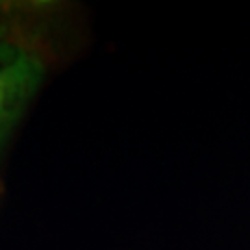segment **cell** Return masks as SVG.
Instances as JSON below:
<instances>
[{
  "mask_svg": "<svg viewBox=\"0 0 250 250\" xmlns=\"http://www.w3.org/2000/svg\"><path fill=\"white\" fill-rule=\"evenodd\" d=\"M41 78V63L26 50L0 39V135Z\"/></svg>",
  "mask_w": 250,
  "mask_h": 250,
  "instance_id": "6da1fadb",
  "label": "cell"
}]
</instances>
